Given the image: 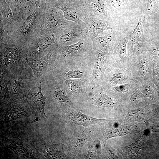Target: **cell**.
<instances>
[{
  "mask_svg": "<svg viewBox=\"0 0 159 159\" xmlns=\"http://www.w3.org/2000/svg\"><path fill=\"white\" fill-rule=\"evenodd\" d=\"M39 7L41 15L39 36L57 32L66 23L62 12L55 7L52 1L41 2Z\"/></svg>",
  "mask_w": 159,
  "mask_h": 159,
  "instance_id": "obj_3",
  "label": "cell"
},
{
  "mask_svg": "<svg viewBox=\"0 0 159 159\" xmlns=\"http://www.w3.org/2000/svg\"><path fill=\"white\" fill-rule=\"evenodd\" d=\"M101 148L100 141L98 140H94L88 146V150L86 158H96L100 154Z\"/></svg>",
  "mask_w": 159,
  "mask_h": 159,
  "instance_id": "obj_28",
  "label": "cell"
},
{
  "mask_svg": "<svg viewBox=\"0 0 159 159\" xmlns=\"http://www.w3.org/2000/svg\"><path fill=\"white\" fill-rule=\"evenodd\" d=\"M41 21V13L38 6L15 27L10 34L30 45L39 36Z\"/></svg>",
  "mask_w": 159,
  "mask_h": 159,
  "instance_id": "obj_4",
  "label": "cell"
},
{
  "mask_svg": "<svg viewBox=\"0 0 159 159\" xmlns=\"http://www.w3.org/2000/svg\"><path fill=\"white\" fill-rule=\"evenodd\" d=\"M58 46L54 43L52 45L47 54L37 59L27 60V65L32 69L34 77L41 80L55 74L57 68L55 63L56 60Z\"/></svg>",
  "mask_w": 159,
  "mask_h": 159,
  "instance_id": "obj_6",
  "label": "cell"
},
{
  "mask_svg": "<svg viewBox=\"0 0 159 159\" xmlns=\"http://www.w3.org/2000/svg\"><path fill=\"white\" fill-rule=\"evenodd\" d=\"M150 80L155 85L159 92V62H153L152 76Z\"/></svg>",
  "mask_w": 159,
  "mask_h": 159,
  "instance_id": "obj_34",
  "label": "cell"
},
{
  "mask_svg": "<svg viewBox=\"0 0 159 159\" xmlns=\"http://www.w3.org/2000/svg\"><path fill=\"white\" fill-rule=\"evenodd\" d=\"M121 38L115 28L106 30L92 40L93 49L95 51L111 53L117 47Z\"/></svg>",
  "mask_w": 159,
  "mask_h": 159,
  "instance_id": "obj_14",
  "label": "cell"
},
{
  "mask_svg": "<svg viewBox=\"0 0 159 159\" xmlns=\"http://www.w3.org/2000/svg\"><path fill=\"white\" fill-rule=\"evenodd\" d=\"M15 27L10 1L6 0L4 4L0 6V31L10 33Z\"/></svg>",
  "mask_w": 159,
  "mask_h": 159,
  "instance_id": "obj_21",
  "label": "cell"
},
{
  "mask_svg": "<svg viewBox=\"0 0 159 159\" xmlns=\"http://www.w3.org/2000/svg\"><path fill=\"white\" fill-rule=\"evenodd\" d=\"M124 148L127 154L132 156H136L138 155L142 152V144L141 141L138 140Z\"/></svg>",
  "mask_w": 159,
  "mask_h": 159,
  "instance_id": "obj_30",
  "label": "cell"
},
{
  "mask_svg": "<svg viewBox=\"0 0 159 159\" xmlns=\"http://www.w3.org/2000/svg\"><path fill=\"white\" fill-rule=\"evenodd\" d=\"M128 68L133 77L140 83L151 79L153 61L147 49L129 55Z\"/></svg>",
  "mask_w": 159,
  "mask_h": 159,
  "instance_id": "obj_5",
  "label": "cell"
},
{
  "mask_svg": "<svg viewBox=\"0 0 159 159\" xmlns=\"http://www.w3.org/2000/svg\"><path fill=\"white\" fill-rule=\"evenodd\" d=\"M110 11L112 19L118 10L128 2L130 0H105Z\"/></svg>",
  "mask_w": 159,
  "mask_h": 159,
  "instance_id": "obj_31",
  "label": "cell"
},
{
  "mask_svg": "<svg viewBox=\"0 0 159 159\" xmlns=\"http://www.w3.org/2000/svg\"><path fill=\"white\" fill-rule=\"evenodd\" d=\"M112 28L111 21L90 16L82 27L85 38L92 40L104 31Z\"/></svg>",
  "mask_w": 159,
  "mask_h": 159,
  "instance_id": "obj_15",
  "label": "cell"
},
{
  "mask_svg": "<svg viewBox=\"0 0 159 159\" xmlns=\"http://www.w3.org/2000/svg\"><path fill=\"white\" fill-rule=\"evenodd\" d=\"M6 1V0H0V6H2Z\"/></svg>",
  "mask_w": 159,
  "mask_h": 159,
  "instance_id": "obj_38",
  "label": "cell"
},
{
  "mask_svg": "<svg viewBox=\"0 0 159 159\" xmlns=\"http://www.w3.org/2000/svg\"><path fill=\"white\" fill-rule=\"evenodd\" d=\"M97 96L93 99V104L106 108H113L115 105L113 99L108 96L101 87L97 92Z\"/></svg>",
  "mask_w": 159,
  "mask_h": 159,
  "instance_id": "obj_26",
  "label": "cell"
},
{
  "mask_svg": "<svg viewBox=\"0 0 159 159\" xmlns=\"http://www.w3.org/2000/svg\"><path fill=\"white\" fill-rule=\"evenodd\" d=\"M146 110V107L132 110L126 115L125 118L130 120H138L143 116Z\"/></svg>",
  "mask_w": 159,
  "mask_h": 159,
  "instance_id": "obj_33",
  "label": "cell"
},
{
  "mask_svg": "<svg viewBox=\"0 0 159 159\" xmlns=\"http://www.w3.org/2000/svg\"><path fill=\"white\" fill-rule=\"evenodd\" d=\"M95 51L94 64L87 88V91L91 93L97 92L100 88L105 72L111 59V53Z\"/></svg>",
  "mask_w": 159,
  "mask_h": 159,
  "instance_id": "obj_10",
  "label": "cell"
},
{
  "mask_svg": "<svg viewBox=\"0 0 159 159\" xmlns=\"http://www.w3.org/2000/svg\"><path fill=\"white\" fill-rule=\"evenodd\" d=\"M128 127H120L112 128L107 135V139L124 135L131 132Z\"/></svg>",
  "mask_w": 159,
  "mask_h": 159,
  "instance_id": "obj_32",
  "label": "cell"
},
{
  "mask_svg": "<svg viewBox=\"0 0 159 159\" xmlns=\"http://www.w3.org/2000/svg\"><path fill=\"white\" fill-rule=\"evenodd\" d=\"M54 34L55 43L58 46L72 44L84 38L81 26L69 20Z\"/></svg>",
  "mask_w": 159,
  "mask_h": 159,
  "instance_id": "obj_12",
  "label": "cell"
},
{
  "mask_svg": "<svg viewBox=\"0 0 159 159\" xmlns=\"http://www.w3.org/2000/svg\"><path fill=\"white\" fill-rule=\"evenodd\" d=\"M86 83L80 79H69L63 81L64 89L68 96H77L85 93L87 91Z\"/></svg>",
  "mask_w": 159,
  "mask_h": 159,
  "instance_id": "obj_23",
  "label": "cell"
},
{
  "mask_svg": "<svg viewBox=\"0 0 159 159\" xmlns=\"http://www.w3.org/2000/svg\"><path fill=\"white\" fill-rule=\"evenodd\" d=\"M104 157L107 158H118L115 150L109 145H106L104 149Z\"/></svg>",
  "mask_w": 159,
  "mask_h": 159,
  "instance_id": "obj_36",
  "label": "cell"
},
{
  "mask_svg": "<svg viewBox=\"0 0 159 159\" xmlns=\"http://www.w3.org/2000/svg\"><path fill=\"white\" fill-rule=\"evenodd\" d=\"M54 0H41V2H44V1H54Z\"/></svg>",
  "mask_w": 159,
  "mask_h": 159,
  "instance_id": "obj_39",
  "label": "cell"
},
{
  "mask_svg": "<svg viewBox=\"0 0 159 159\" xmlns=\"http://www.w3.org/2000/svg\"><path fill=\"white\" fill-rule=\"evenodd\" d=\"M10 1L15 27L30 14L23 0H10Z\"/></svg>",
  "mask_w": 159,
  "mask_h": 159,
  "instance_id": "obj_22",
  "label": "cell"
},
{
  "mask_svg": "<svg viewBox=\"0 0 159 159\" xmlns=\"http://www.w3.org/2000/svg\"><path fill=\"white\" fill-rule=\"evenodd\" d=\"M128 40V37L126 35L121 38L117 47L111 52L110 64L118 67L127 68L129 56L127 54L126 45Z\"/></svg>",
  "mask_w": 159,
  "mask_h": 159,
  "instance_id": "obj_20",
  "label": "cell"
},
{
  "mask_svg": "<svg viewBox=\"0 0 159 159\" xmlns=\"http://www.w3.org/2000/svg\"><path fill=\"white\" fill-rule=\"evenodd\" d=\"M42 81L37 80L25 99L30 108L34 112L45 116L44 108L47 97L44 95L42 91Z\"/></svg>",
  "mask_w": 159,
  "mask_h": 159,
  "instance_id": "obj_16",
  "label": "cell"
},
{
  "mask_svg": "<svg viewBox=\"0 0 159 159\" xmlns=\"http://www.w3.org/2000/svg\"><path fill=\"white\" fill-rule=\"evenodd\" d=\"M95 55L92 41L84 38L72 44L58 46L56 60L62 64L93 67Z\"/></svg>",
  "mask_w": 159,
  "mask_h": 159,
  "instance_id": "obj_2",
  "label": "cell"
},
{
  "mask_svg": "<svg viewBox=\"0 0 159 159\" xmlns=\"http://www.w3.org/2000/svg\"><path fill=\"white\" fill-rule=\"evenodd\" d=\"M145 25V17L141 14L137 25L133 32L129 35V38L131 42V46L129 50L128 55L141 52L146 49V41L144 34Z\"/></svg>",
  "mask_w": 159,
  "mask_h": 159,
  "instance_id": "obj_18",
  "label": "cell"
},
{
  "mask_svg": "<svg viewBox=\"0 0 159 159\" xmlns=\"http://www.w3.org/2000/svg\"><path fill=\"white\" fill-rule=\"evenodd\" d=\"M12 79L0 73V94L1 103L3 107L11 101L9 86Z\"/></svg>",
  "mask_w": 159,
  "mask_h": 159,
  "instance_id": "obj_25",
  "label": "cell"
},
{
  "mask_svg": "<svg viewBox=\"0 0 159 159\" xmlns=\"http://www.w3.org/2000/svg\"><path fill=\"white\" fill-rule=\"evenodd\" d=\"M130 100L132 102L136 103H140L144 101V95L140 88L133 92L130 97Z\"/></svg>",
  "mask_w": 159,
  "mask_h": 159,
  "instance_id": "obj_35",
  "label": "cell"
},
{
  "mask_svg": "<svg viewBox=\"0 0 159 159\" xmlns=\"http://www.w3.org/2000/svg\"><path fill=\"white\" fill-rule=\"evenodd\" d=\"M152 131L153 132L159 133V121L153 124L152 126Z\"/></svg>",
  "mask_w": 159,
  "mask_h": 159,
  "instance_id": "obj_37",
  "label": "cell"
},
{
  "mask_svg": "<svg viewBox=\"0 0 159 159\" xmlns=\"http://www.w3.org/2000/svg\"><path fill=\"white\" fill-rule=\"evenodd\" d=\"M92 67L86 65L62 64L60 67L57 68V74L63 81L69 79H77L87 83L89 81Z\"/></svg>",
  "mask_w": 159,
  "mask_h": 159,
  "instance_id": "obj_13",
  "label": "cell"
},
{
  "mask_svg": "<svg viewBox=\"0 0 159 159\" xmlns=\"http://www.w3.org/2000/svg\"><path fill=\"white\" fill-rule=\"evenodd\" d=\"M54 6L63 12L67 20L76 22L82 27L90 16L87 11L83 0L52 1Z\"/></svg>",
  "mask_w": 159,
  "mask_h": 159,
  "instance_id": "obj_8",
  "label": "cell"
},
{
  "mask_svg": "<svg viewBox=\"0 0 159 159\" xmlns=\"http://www.w3.org/2000/svg\"><path fill=\"white\" fill-rule=\"evenodd\" d=\"M42 89L43 92L57 105L66 107L72 105V101L64 89L63 81L57 73L42 80Z\"/></svg>",
  "mask_w": 159,
  "mask_h": 159,
  "instance_id": "obj_7",
  "label": "cell"
},
{
  "mask_svg": "<svg viewBox=\"0 0 159 159\" xmlns=\"http://www.w3.org/2000/svg\"><path fill=\"white\" fill-rule=\"evenodd\" d=\"M0 73L14 79L28 66L29 45L3 32H0Z\"/></svg>",
  "mask_w": 159,
  "mask_h": 159,
  "instance_id": "obj_1",
  "label": "cell"
},
{
  "mask_svg": "<svg viewBox=\"0 0 159 159\" xmlns=\"http://www.w3.org/2000/svg\"><path fill=\"white\" fill-rule=\"evenodd\" d=\"M134 78L129 69L110 64L105 71L101 87L104 89L126 83Z\"/></svg>",
  "mask_w": 159,
  "mask_h": 159,
  "instance_id": "obj_11",
  "label": "cell"
},
{
  "mask_svg": "<svg viewBox=\"0 0 159 159\" xmlns=\"http://www.w3.org/2000/svg\"><path fill=\"white\" fill-rule=\"evenodd\" d=\"M55 39L54 33L38 36L29 46L27 60L42 57L44 50L55 43Z\"/></svg>",
  "mask_w": 159,
  "mask_h": 159,
  "instance_id": "obj_17",
  "label": "cell"
},
{
  "mask_svg": "<svg viewBox=\"0 0 159 159\" xmlns=\"http://www.w3.org/2000/svg\"><path fill=\"white\" fill-rule=\"evenodd\" d=\"M7 141L6 145L18 155L24 157H27L29 155L30 152L26 148L16 144L13 141L8 140Z\"/></svg>",
  "mask_w": 159,
  "mask_h": 159,
  "instance_id": "obj_29",
  "label": "cell"
},
{
  "mask_svg": "<svg viewBox=\"0 0 159 159\" xmlns=\"http://www.w3.org/2000/svg\"><path fill=\"white\" fill-rule=\"evenodd\" d=\"M37 80L32 69L27 66L21 73L12 80L10 84L11 101L25 99Z\"/></svg>",
  "mask_w": 159,
  "mask_h": 159,
  "instance_id": "obj_9",
  "label": "cell"
},
{
  "mask_svg": "<svg viewBox=\"0 0 159 159\" xmlns=\"http://www.w3.org/2000/svg\"><path fill=\"white\" fill-rule=\"evenodd\" d=\"M71 120L76 125L87 127L92 124H99L107 121L109 119L97 118L83 114L80 112L76 111L72 114Z\"/></svg>",
  "mask_w": 159,
  "mask_h": 159,
  "instance_id": "obj_24",
  "label": "cell"
},
{
  "mask_svg": "<svg viewBox=\"0 0 159 159\" xmlns=\"http://www.w3.org/2000/svg\"><path fill=\"white\" fill-rule=\"evenodd\" d=\"M84 4L90 16L100 20L111 21L110 11L105 0H85Z\"/></svg>",
  "mask_w": 159,
  "mask_h": 159,
  "instance_id": "obj_19",
  "label": "cell"
},
{
  "mask_svg": "<svg viewBox=\"0 0 159 159\" xmlns=\"http://www.w3.org/2000/svg\"><path fill=\"white\" fill-rule=\"evenodd\" d=\"M140 89L144 96L151 101H156L159 97V92L155 85L150 80L140 83Z\"/></svg>",
  "mask_w": 159,
  "mask_h": 159,
  "instance_id": "obj_27",
  "label": "cell"
}]
</instances>
